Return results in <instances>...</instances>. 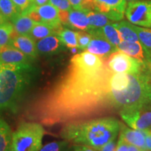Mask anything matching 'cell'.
I'll list each match as a JSON object with an SVG mask.
<instances>
[{"label":"cell","instance_id":"27","mask_svg":"<svg viewBox=\"0 0 151 151\" xmlns=\"http://www.w3.org/2000/svg\"><path fill=\"white\" fill-rule=\"evenodd\" d=\"M134 29L137 34L139 41L148 55L151 54V29L134 24Z\"/></svg>","mask_w":151,"mask_h":151},{"label":"cell","instance_id":"22","mask_svg":"<svg viewBox=\"0 0 151 151\" xmlns=\"http://www.w3.org/2000/svg\"><path fill=\"white\" fill-rule=\"evenodd\" d=\"M86 13L88 16V23H89V30L88 32L91 30L102 27L106 24L114 22L111 20L104 14L99 11H90Z\"/></svg>","mask_w":151,"mask_h":151},{"label":"cell","instance_id":"33","mask_svg":"<svg viewBox=\"0 0 151 151\" xmlns=\"http://www.w3.org/2000/svg\"><path fill=\"white\" fill-rule=\"evenodd\" d=\"M20 13L25 11L32 5L31 0H12Z\"/></svg>","mask_w":151,"mask_h":151},{"label":"cell","instance_id":"4","mask_svg":"<svg viewBox=\"0 0 151 151\" xmlns=\"http://www.w3.org/2000/svg\"><path fill=\"white\" fill-rule=\"evenodd\" d=\"M129 83L121 91L111 90V97L116 111L151 103V61L142 62L137 71L128 73Z\"/></svg>","mask_w":151,"mask_h":151},{"label":"cell","instance_id":"13","mask_svg":"<svg viewBox=\"0 0 151 151\" xmlns=\"http://www.w3.org/2000/svg\"><path fill=\"white\" fill-rule=\"evenodd\" d=\"M9 44L18 49L32 60L37 58L39 54L37 48V42L29 35H12Z\"/></svg>","mask_w":151,"mask_h":151},{"label":"cell","instance_id":"6","mask_svg":"<svg viewBox=\"0 0 151 151\" xmlns=\"http://www.w3.org/2000/svg\"><path fill=\"white\" fill-rule=\"evenodd\" d=\"M119 113L131 128L141 131L151 129V103L122 109Z\"/></svg>","mask_w":151,"mask_h":151},{"label":"cell","instance_id":"1","mask_svg":"<svg viewBox=\"0 0 151 151\" xmlns=\"http://www.w3.org/2000/svg\"><path fill=\"white\" fill-rule=\"evenodd\" d=\"M113 73L106 62L94 71L70 61L60 79L30 101L24 116L48 127L106 116L116 111L111 97Z\"/></svg>","mask_w":151,"mask_h":151},{"label":"cell","instance_id":"11","mask_svg":"<svg viewBox=\"0 0 151 151\" xmlns=\"http://www.w3.org/2000/svg\"><path fill=\"white\" fill-rule=\"evenodd\" d=\"M70 61L86 70L94 71L100 70L105 65V60L87 50L75 55Z\"/></svg>","mask_w":151,"mask_h":151},{"label":"cell","instance_id":"44","mask_svg":"<svg viewBox=\"0 0 151 151\" xmlns=\"http://www.w3.org/2000/svg\"><path fill=\"white\" fill-rule=\"evenodd\" d=\"M150 61H151V54H150Z\"/></svg>","mask_w":151,"mask_h":151},{"label":"cell","instance_id":"17","mask_svg":"<svg viewBox=\"0 0 151 151\" xmlns=\"http://www.w3.org/2000/svg\"><path fill=\"white\" fill-rule=\"evenodd\" d=\"M64 46L65 45L57 35L48 36L37 42L38 53L41 55L55 54L61 51Z\"/></svg>","mask_w":151,"mask_h":151},{"label":"cell","instance_id":"42","mask_svg":"<svg viewBox=\"0 0 151 151\" xmlns=\"http://www.w3.org/2000/svg\"><path fill=\"white\" fill-rule=\"evenodd\" d=\"M126 1H128L129 2V1H142V0H126Z\"/></svg>","mask_w":151,"mask_h":151},{"label":"cell","instance_id":"24","mask_svg":"<svg viewBox=\"0 0 151 151\" xmlns=\"http://www.w3.org/2000/svg\"><path fill=\"white\" fill-rule=\"evenodd\" d=\"M57 35L60 39L67 48L71 49L78 48V42H77L76 32L68 29V28H61L57 32Z\"/></svg>","mask_w":151,"mask_h":151},{"label":"cell","instance_id":"8","mask_svg":"<svg viewBox=\"0 0 151 151\" xmlns=\"http://www.w3.org/2000/svg\"><path fill=\"white\" fill-rule=\"evenodd\" d=\"M105 62L113 73H131L138 70L142 62L118 50L111 54Z\"/></svg>","mask_w":151,"mask_h":151},{"label":"cell","instance_id":"25","mask_svg":"<svg viewBox=\"0 0 151 151\" xmlns=\"http://www.w3.org/2000/svg\"><path fill=\"white\" fill-rule=\"evenodd\" d=\"M57 35V30L48 24L43 23H37L30 32L29 36L35 41H39L48 36Z\"/></svg>","mask_w":151,"mask_h":151},{"label":"cell","instance_id":"9","mask_svg":"<svg viewBox=\"0 0 151 151\" xmlns=\"http://www.w3.org/2000/svg\"><path fill=\"white\" fill-rule=\"evenodd\" d=\"M97 11L103 13L113 22L122 20L127 8L126 0H95Z\"/></svg>","mask_w":151,"mask_h":151},{"label":"cell","instance_id":"10","mask_svg":"<svg viewBox=\"0 0 151 151\" xmlns=\"http://www.w3.org/2000/svg\"><path fill=\"white\" fill-rule=\"evenodd\" d=\"M35 11L39 16V23L48 24L56 29L57 32L62 27L59 18V10L50 3L35 6Z\"/></svg>","mask_w":151,"mask_h":151},{"label":"cell","instance_id":"21","mask_svg":"<svg viewBox=\"0 0 151 151\" xmlns=\"http://www.w3.org/2000/svg\"><path fill=\"white\" fill-rule=\"evenodd\" d=\"M114 25L122 41H139L137 34L134 29V24L127 20H120L119 22H114Z\"/></svg>","mask_w":151,"mask_h":151},{"label":"cell","instance_id":"15","mask_svg":"<svg viewBox=\"0 0 151 151\" xmlns=\"http://www.w3.org/2000/svg\"><path fill=\"white\" fill-rule=\"evenodd\" d=\"M120 133L119 138L123 140L124 142L129 145L137 146L139 148H142L143 150H146V137L143 131L129 128L125 126L120 125Z\"/></svg>","mask_w":151,"mask_h":151},{"label":"cell","instance_id":"20","mask_svg":"<svg viewBox=\"0 0 151 151\" xmlns=\"http://www.w3.org/2000/svg\"><path fill=\"white\" fill-rule=\"evenodd\" d=\"M11 21L14 26V32L20 35H29L34 26L37 23L27 15L22 13L16 15Z\"/></svg>","mask_w":151,"mask_h":151},{"label":"cell","instance_id":"3","mask_svg":"<svg viewBox=\"0 0 151 151\" xmlns=\"http://www.w3.org/2000/svg\"><path fill=\"white\" fill-rule=\"evenodd\" d=\"M37 73L30 64L2 65L0 69V114L16 109Z\"/></svg>","mask_w":151,"mask_h":151},{"label":"cell","instance_id":"14","mask_svg":"<svg viewBox=\"0 0 151 151\" xmlns=\"http://www.w3.org/2000/svg\"><path fill=\"white\" fill-rule=\"evenodd\" d=\"M0 60L2 65L30 64L32 59L10 44L0 49Z\"/></svg>","mask_w":151,"mask_h":151},{"label":"cell","instance_id":"18","mask_svg":"<svg viewBox=\"0 0 151 151\" xmlns=\"http://www.w3.org/2000/svg\"><path fill=\"white\" fill-rule=\"evenodd\" d=\"M88 33H90L92 37H102L116 47L122 41L118 30L115 27L114 22L106 24L99 29L91 30L88 32Z\"/></svg>","mask_w":151,"mask_h":151},{"label":"cell","instance_id":"30","mask_svg":"<svg viewBox=\"0 0 151 151\" xmlns=\"http://www.w3.org/2000/svg\"><path fill=\"white\" fill-rule=\"evenodd\" d=\"M69 141H52L42 146L39 151H68Z\"/></svg>","mask_w":151,"mask_h":151},{"label":"cell","instance_id":"31","mask_svg":"<svg viewBox=\"0 0 151 151\" xmlns=\"http://www.w3.org/2000/svg\"><path fill=\"white\" fill-rule=\"evenodd\" d=\"M77 42H78V48L81 50H86L88 44L92 39V35L88 32L78 31L76 32Z\"/></svg>","mask_w":151,"mask_h":151},{"label":"cell","instance_id":"28","mask_svg":"<svg viewBox=\"0 0 151 151\" xmlns=\"http://www.w3.org/2000/svg\"><path fill=\"white\" fill-rule=\"evenodd\" d=\"M0 12L8 20H11L16 15L20 14L12 0H0Z\"/></svg>","mask_w":151,"mask_h":151},{"label":"cell","instance_id":"38","mask_svg":"<svg viewBox=\"0 0 151 151\" xmlns=\"http://www.w3.org/2000/svg\"><path fill=\"white\" fill-rule=\"evenodd\" d=\"M69 1L72 6V9L76 10H80L81 4L83 0H69Z\"/></svg>","mask_w":151,"mask_h":151},{"label":"cell","instance_id":"34","mask_svg":"<svg viewBox=\"0 0 151 151\" xmlns=\"http://www.w3.org/2000/svg\"><path fill=\"white\" fill-rule=\"evenodd\" d=\"M72 151H99V150L86 145L76 144L73 146Z\"/></svg>","mask_w":151,"mask_h":151},{"label":"cell","instance_id":"45","mask_svg":"<svg viewBox=\"0 0 151 151\" xmlns=\"http://www.w3.org/2000/svg\"><path fill=\"white\" fill-rule=\"evenodd\" d=\"M146 151H151V150H146Z\"/></svg>","mask_w":151,"mask_h":151},{"label":"cell","instance_id":"5","mask_svg":"<svg viewBox=\"0 0 151 151\" xmlns=\"http://www.w3.org/2000/svg\"><path fill=\"white\" fill-rule=\"evenodd\" d=\"M43 135L44 128L40 122H22L13 132L11 151H39Z\"/></svg>","mask_w":151,"mask_h":151},{"label":"cell","instance_id":"26","mask_svg":"<svg viewBox=\"0 0 151 151\" xmlns=\"http://www.w3.org/2000/svg\"><path fill=\"white\" fill-rule=\"evenodd\" d=\"M129 83V76L126 73H113L110 78L111 90L121 91L127 88Z\"/></svg>","mask_w":151,"mask_h":151},{"label":"cell","instance_id":"37","mask_svg":"<svg viewBox=\"0 0 151 151\" xmlns=\"http://www.w3.org/2000/svg\"><path fill=\"white\" fill-rule=\"evenodd\" d=\"M146 137V146L147 150H151V129L143 130Z\"/></svg>","mask_w":151,"mask_h":151},{"label":"cell","instance_id":"40","mask_svg":"<svg viewBox=\"0 0 151 151\" xmlns=\"http://www.w3.org/2000/svg\"><path fill=\"white\" fill-rule=\"evenodd\" d=\"M127 151H146V150H143L142 148H139V147L137 146H133V145H129Z\"/></svg>","mask_w":151,"mask_h":151},{"label":"cell","instance_id":"29","mask_svg":"<svg viewBox=\"0 0 151 151\" xmlns=\"http://www.w3.org/2000/svg\"><path fill=\"white\" fill-rule=\"evenodd\" d=\"M14 32V26L11 22H7L0 26V49L9 44Z\"/></svg>","mask_w":151,"mask_h":151},{"label":"cell","instance_id":"7","mask_svg":"<svg viewBox=\"0 0 151 151\" xmlns=\"http://www.w3.org/2000/svg\"><path fill=\"white\" fill-rule=\"evenodd\" d=\"M124 14L131 23L151 28V0L129 1Z\"/></svg>","mask_w":151,"mask_h":151},{"label":"cell","instance_id":"41","mask_svg":"<svg viewBox=\"0 0 151 151\" xmlns=\"http://www.w3.org/2000/svg\"><path fill=\"white\" fill-rule=\"evenodd\" d=\"M9 22V20L1 14V12H0V26L3 25L4 24H5L6 22Z\"/></svg>","mask_w":151,"mask_h":151},{"label":"cell","instance_id":"43","mask_svg":"<svg viewBox=\"0 0 151 151\" xmlns=\"http://www.w3.org/2000/svg\"><path fill=\"white\" fill-rule=\"evenodd\" d=\"M1 66H2V63H1V60H0V69H1Z\"/></svg>","mask_w":151,"mask_h":151},{"label":"cell","instance_id":"32","mask_svg":"<svg viewBox=\"0 0 151 151\" xmlns=\"http://www.w3.org/2000/svg\"><path fill=\"white\" fill-rule=\"evenodd\" d=\"M49 3L56 7L59 11H69L72 9L69 0H49Z\"/></svg>","mask_w":151,"mask_h":151},{"label":"cell","instance_id":"19","mask_svg":"<svg viewBox=\"0 0 151 151\" xmlns=\"http://www.w3.org/2000/svg\"><path fill=\"white\" fill-rule=\"evenodd\" d=\"M66 25L81 31L88 32L89 30L88 16L85 11L71 9L69 11L67 23Z\"/></svg>","mask_w":151,"mask_h":151},{"label":"cell","instance_id":"39","mask_svg":"<svg viewBox=\"0 0 151 151\" xmlns=\"http://www.w3.org/2000/svg\"><path fill=\"white\" fill-rule=\"evenodd\" d=\"M31 1L32 4L35 6H40L49 3V0H31Z\"/></svg>","mask_w":151,"mask_h":151},{"label":"cell","instance_id":"2","mask_svg":"<svg viewBox=\"0 0 151 151\" xmlns=\"http://www.w3.org/2000/svg\"><path fill=\"white\" fill-rule=\"evenodd\" d=\"M120 125V122L113 117L87 119L65 124L60 136L74 144L86 145L99 150L116 139Z\"/></svg>","mask_w":151,"mask_h":151},{"label":"cell","instance_id":"35","mask_svg":"<svg viewBox=\"0 0 151 151\" xmlns=\"http://www.w3.org/2000/svg\"><path fill=\"white\" fill-rule=\"evenodd\" d=\"M116 146V139L109 141L99 149V151H115Z\"/></svg>","mask_w":151,"mask_h":151},{"label":"cell","instance_id":"23","mask_svg":"<svg viewBox=\"0 0 151 151\" xmlns=\"http://www.w3.org/2000/svg\"><path fill=\"white\" fill-rule=\"evenodd\" d=\"M12 135L9 124L0 118V151H11Z\"/></svg>","mask_w":151,"mask_h":151},{"label":"cell","instance_id":"16","mask_svg":"<svg viewBox=\"0 0 151 151\" xmlns=\"http://www.w3.org/2000/svg\"><path fill=\"white\" fill-rule=\"evenodd\" d=\"M117 48L120 51L141 62L150 60V55L147 53L142 45L139 41H122Z\"/></svg>","mask_w":151,"mask_h":151},{"label":"cell","instance_id":"36","mask_svg":"<svg viewBox=\"0 0 151 151\" xmlns=\"http://www.w3.org/2000/svg\"><path fill=\"white\" fill-rule=\"evenodd\" d=\"M128 146H129L128 143L124 142L123 140L119 138L115 151H127Z\"/></svg>","mask_w":151,"mask_h":151},{"label":"cell","instance_id":"12","mask_svg":"<svg viewBox=\"0 0 151 151\" xmlns=\"http://www.w3.org/2000/svg\"><path fill=\"white\" fill-rule=\"evenodd\" d=\"M106 60L111 54L118 51V48L102 37H92L86 50Z\"/></svg>","mask_w":151,"mask_h":151}]
</instances>
